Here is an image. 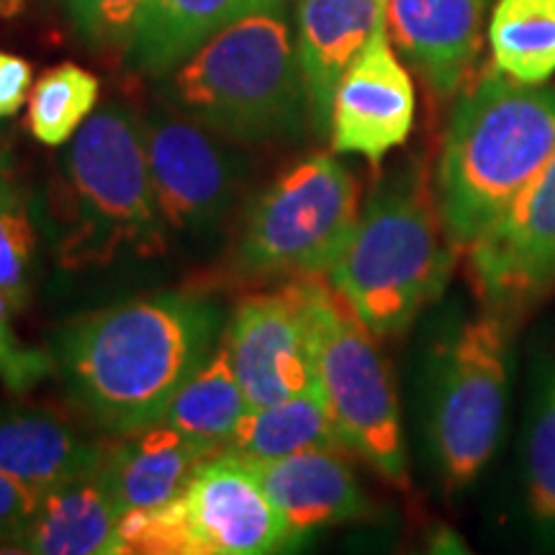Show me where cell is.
<instances>
[{
  "mask_svg": "<svg viewBox=\"0 0 555 555\" xmlns=\"http://www.w3.org/2000/svg\"><path fill=\"white\" fill-rule=\"evenodd\" d=\"M219 309L191 291H165L93 311L54 339L52 363L69 401L111 435L163 422L180 386L211 356Z\"/></svg>",
  "mask_w": 555,
  "mask_h": 555,
  "instance_id": "cell-1",
  "label": "cell"
},
{
  "mask_svg": "<svg viewBox=\"0 0 555 555\" xmlns=\"http://www.w3.org/2000/svg\"><path fill=\"white\" fill-rule=\"evenodd\" d=\"M555 155V88L486 69L457 93L435 172V201L461 253L502 221Z\"/></svg>",
  "mask_w": 555,
  "mask_h": 555,
  "instance_id": "cell-2",
  "label": "cell"
},
{
  "mask_svg": "<svg viewBox=\"0 0 555 555\" xmlns=\"http://www.w3.org/2000/svg\"><path fill=\"white\" fill-rule=\"evenodd\" d=\"M165 106L242 144L296 142L311 124L296 34L283 3L249 13L159 75Z\"/></svg>",
  "mask_w": 555,
  "mask_h": 555,
  "instance_id": "cell-3",
  "label": "cell"
},
{
  "mask_svg": "<svg viewBox=\"0 0 555 555\" xmlns=\"http://www.w3.org/2000/svg\"><path fill=\"white\" fill-rule=\"evenodd\" d=\"M57 258L67 270L103 268L121 255L157 258L170 229L152 189L144 119L108 103L82 124L54 193Z\"/></svg>",
  "mask_w": 555,
  "mask_h": 555,
  "instance_id": "cell-4",
  "label": "cell"
},
{
  "mask_svg": "<svg viewBox=\"0 0 555 555\" xmlns=\"http://www.w3.org/2000/svg\"><path fill=\"white\" fill-rule=\"evenodd\" d=\"M457 249L420 170H401L373 189L330 283L376 337L406 332L453 275Z\"/></svg>",
  "mask_w": 555,
  "mask_h": 555,
  "instance_id": "cell-5",
  "label": "cell"
},
{
  "mask_svg": "<svg viewBox=\"0 0 555 555\" xmlns=\"http://www.w3.org/2000/svg\"><path fill=\"white\" fill-rule=\"evenodd\" d=\"M296 286L307 317L317 386L339 442L386 481L404 486L409 470L397 388L376 335L332 283L304 275L296 278Z\"/></svg>",
  "mask_w": 555,
  "mask_h": 555,
  "instance_id": "cell-6",
  "label": "cell"
},
{
  "mask_svg": "<svg viewBox=\"0 0 555 555\" xmlns=\"http://www.w3.org/2000/svg\"><path fill=\"white\" fill-rule=\"evenodd\" d=\"M360 221L358 180L317 152L283 170L249 206L234 262L245 275H322L335 268Z\"/></svg>",
  "mask_w": 555,
  "mask_h": 555,
  "instance_id": "cell-7",
  "label": "cell"
},
{
  "mask_svg": "<svg viewBox=\"0 0 555 555\" xmlns=\"http://www.w3.org/2000/svg\"><path fill=\"white\" fill-rule=\"evenodd\" d=\"M124 553L262 555L294 543L245 457L219 450L170 502L121 517Z\"/></svg>",
  "mask_w": 555,
  "mask_h": 555,
  "instance_id": "cell-8",
  "label": "cell"
},
{
  "mask_svg": "<svg viewBox=\"0 0 555 555\" xmlns=\"http://www.w3.org/2000/svg\"><path fill=\"white\" fill-rule=\"evenodd\" d=\"M509 399V327L486 309L463 322L435 360L429 446L448 491L483 474L502 442Z\"/></svg>",
  "mask_w": 555,
  "mask_h": 555,
  "instance_id": "cell-9",
  "label": "cell"
},
{
  "mask_svg": "<svg viewBox=\"0 0 555 555\" xmlns=\"http://www.w3.org/2000/svg\"><path fill=\"white\" fill-rule=\"evenodd\" d=\"M227 142L165 103L144 116L152 189L170 232H201L232 206L245 168Z\"/></svg>",
  "mask_w": 555,
  "mask_h": 555,
  "instance_id": "cell-10",
  "label": "cell"
},
{
  "mask_svg": "<svg viewBox=\"0 0 555 555\" xmlns=\"http://www.w3.org/2000/svg\"><path fill=\"white\" fill-rule=\"evenodd\" d=\"M468 258L478 296L504 317L555 291V155Z\"/></svg>",
  "mask_w": 555,
  "mask_h": 555,
  "instance_id": "cell-11",
  "label": "cell"
},
{
  "mask_svg": "<svg viewBox=\"0 0 555 555\" xmlns=\"http://www.w3.org/2000/svg\"><path fill=\"white\" fill-rule=\"evenodd\" d=\"M414 116L412 75L401 65L384 21L345 69L332 95L327 131L332 152L380 165L412 134Z\"/></svg>",
  "mask_w": 555,
  "mask_h": 555,
  "instance_id": "cell-12",
  "label": "cell"
},
{
  "mask_svg": "<svg viewBox=\"0 0 555 555\" xmlns=\"http://www.w3.org/2000/svg\"><path fill=\"white\" fill-rule=\"evenodd\" d=\"M224 350L249 406H268L317 386L296 281L245 298L227 327Z\"/></svg>",
  "mask_w": 555,
  "mask_h": 555,
  "instance_id": "cell-13",
  "label": "cell"
},
{
  "mask_svg": "<svg viewBox=\"0 0 555 555\" xmlns=\"http://www.w3.org/2000/svg\"><path fill=\"white\" fill-rule=\"evenodd\" d=\"M486 0H386V29L393 50L440 99L474 80L483 41Z\"/></svg>",
  "mask_w": 555,
  "mask_h": 555,
  "instance_id": "cell-14",
  "label": "cell"
},
{
  "mask_svg": "<svg viewBox=\"0 0 555 555\" xmlns=\"http://www.w3.org/2000/svg\"><path fill=\"white\" fill-rule=\"evenodd\" d=\"M247 463L294 543L324 527L371 517V502L339 448H311L275 461Z\"/></svg>",
  "mask_w": 555,
  "mask_h": 555,
  "instance_id": "cell-15",
  "label": "cell"
},
{
  "mask_svg": "<svg viewBox=\"0 0 555 555\" xmlns=\"http://www.w3.org/2000/svg\"><path fill=\"white\" fill-rule=\"evenodd\" d=\"M124 509L101 468L52 486L39 496L11 551L34 555H124Z\"/></svg>",
  "mask_w": 555,
  "mask_h": 555,
  "instance_id": "cell-16",
  "label": "cell"
},
{
  "mask_svg": "<svg viewBox=\"0 0 555 555\" xmlns=\"http://www.w3.org/2000/svg\"><path fill=\"white\" fill-rule=\"evenodd\" d=\"M384 21L386 0H296V50L317 137L330 131L339 78Z\"/></svg>",
  "mask_w": 555,
  "mask_h": 555,
  "instance_id": "cell-17",
  "label": "cell"
},
{
  "mask_svg": "<svg viewBox=\"0 0 555 555\" xmlns=\"http://www.w3.org/2000/svg\"><path fill=\"white\" fill-rule=\"evenodd\" d=\"M106 446L44 406L0 404V470L24 481L41 496L52 486L101 468Z\"/></svg>",
  "mask_w": 555,
  "mask_h": 555,
  "instance_id": "cell-18",
  "label": "cell"
},
{
  "mask_svg": "<svg viewBox=\"0 0 555 555\" xmlns=\"http://www.w3.org/2000/svg\"><path fill=\"white\" fill-rule=\"evenodd\" d=\"M214 453L219 450L157 422L106 446L101 470L124 512L150 509L176 499Z\"/></svg>",
  "mask_w": 555,
  "mask_h": 555,
  "instance_id": "cell-19",
  "label": "cell"
},
{
  "mask_svg": "<svg viewBox=\"0 0 555 555\" xmlns=\"http://www.w3.org/2000/svg\"><path fill=\"white\" fill-rule=\"evenodd\" d=\"M275 3L283 0H147L124 62L134 73L159 78L214 34Z\"/></svg>",
  "mask_w": 555,
  "mask_h": 555,
  "instance_id": "cell-20",
  "label": "cell"
},
{
  "mask_svg": "<svg viewBox=\"0 0 555 555\" xmlns=\"http://www.w3.org/2000/svg\"><path fill=\"white\" fill-rule=\"evenodd\" d=\"M311 448L345 450L319 386L268 406H249L224 446L247 461H275Z\"/></svg>",
  "mask_w": 555,
  "mask_h": 555,
  "instance_id": "cell-21",
  "label": "cell"
},
{
  "mask_svg": "<svg viewBox=\"0 0 555 555\" xmlns=\"http://www.w3.org/2000/svg\"><path fill=\"white\" fill-rule=\"evenodd\" d=\"M247 412L249 401L234 376L224 345H221L180 386L163 422L196 437L206 446L224 450L229 437Z\"/></svg>",
  "mask_w": 555,
  "mask_h": 555,
  "instance_id": "cell-22",
  "label": "cell"
},
{
  "mask_svg": "<svg viewBox=\"0 0 555 555\" xmlns=\"http://www.w3.org/2000/svg\"><path fill=\"white\" fill-rule=\"evenodd\" d=\"M489 44L499 73L543 86L555 75V0H496Z\"/></svg>",
  "mask_w": 555,
  "mask_h": 555,
  "instance_id": "cell-23",
  "label": "cell"
},
{
  "mask_svg": "<svg viewBox=\"0 0 555 555\" xmlns=\"http://www.w3.org/2000/svg\"><path fill=\"white\" fill-rule=\"evenodd\" d=\"M101 82L86 67L62 62L41 73L29 95L26 127L37 142L60 147L78 134L82 124L95 114Z\"/></svg>",
  "mask_w": 555,
  "mask_h": 555,
  "instance_id": "cell-24",
  "label": "cell"
},
{
  "mask_svg": "<svg viewBox=\"0 0 555 555\" xmlns=\"http://www.w3.org/2000/svg\"><path fill=\"white\" fill-rule=\"evenodd\" d=\"M525 429V496L540 535L555 543V363L540 367Z\"/></svg>",
  "mask_w": 555,
  "mask_h": 555,
  "instance_id": "cell-25",
  "label": "cell"
},
{
  "mask_svg": "<svg viewBox=\"0 0 555 555\" xmlns=\"http://www.w3.org/2000/svg\"><path fill=\"white\" fill-rule=\"evenodd\" d=\"M37 229L24 191L13 183L11 168L0 170V291L21 311L29 304Z\"/></svg>",
  "mask_w": 555,
  "mask_h": 555,
  "instance_id": "cell-26",
  "label": "cell"
},
{
  "mask_svg": "<svg viewBox=\"0 0 555 555\" xmlns=\"http://www.w3.org/2000/svg\"><path fill=\"white\" fill-rule=\"evenodd\" d=\"M147 0H65L67 18L93 50H127Z\"/></svg>",
  "mask_w": 555,
  "mask_h": 555,
  "instance_id": "cell-27",
  "label": "cell"
},
{
  "mask_svg": "<svg viewBox=\"0 0 555 555\" xmlns=\"http://www.w3.org/2000/svg\"><path fill=\"white\" fill-rule=\"evenodd\" d=\"M13 309L9 298L0 291V380L11 388V391H29L37 386L41 378L50 376L54 371L52 356H44L41 350H31L18 343L16 332H13L11 317Z\"/></svg>",
  "mask_w": 555,
  "mask_h": 555,
  "instance_id": "cell-28",
  "label": "cell"
},
{
  "mask_svg": "<svg viewBox=\"0 0 555 555\" xmlns=\"http://www.w3.org/2000/svg\"><path fill=\"white\" fill-rule=\"evenodd\" d=\"M37 504V491L11 474H5V470H0V543H11L24 530Z\"/></svg>",
  "mask_w": 555,
  "mask_h": 555,
  "instance_id": "cell-29",
  "label": "cell"
},
{
  "mask_svg": "<svg viewBox=\"0 0 555 555\" xmlns=\"http://www.w3.org/2000/svg\"><path fill=\"white\" fill-rule=\"evenodd\" d=\"M34 88V67L29 60L0 50V121L16 116L29 103Z\"/></svg>",
  "mask_w": 555,
  "mask_h": 555,
  "instance_id": "cell-30",
  "label": "cell"
},
{
  "mask_svg": "<svg viewBox=\"0 0 555 555\" xmlns=\"http://www.w3.org/2000/svg\"><path fill=\"white\" fill-rule=\"evenodd\" d=\"M11 168V150L5 144H0V170Z\"/></svg>",
  "mask_w": 555,
  "mask_h": 555,
  "instance_id": "cell-31",
  "label": "cell"
}]
</instances>
